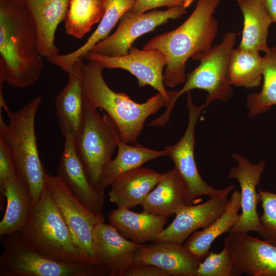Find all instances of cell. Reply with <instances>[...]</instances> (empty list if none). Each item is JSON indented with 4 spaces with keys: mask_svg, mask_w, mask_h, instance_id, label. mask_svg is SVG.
Masks as SVG:
<instances>
[{
    "mask_svg": "<svg viewBox=\"0 0 276 276\" xmlns=\"http://www.w3.org/2000/svg\"><path fill=\"white\" fill-rule=\"evenodd\" d=\"M143 245L125 238L110 223L103 222L96 228L95 248L97 263L105 276H124Z\"/></svg>",
    "mask_w": 276,
    "mask_h": 276,
    "instance_id": "e0dca14e",
    "label": "cell"
},
{
    "mask_svg": "<svg viewBox=\"0 0 276 276\" xmlns=\"http://www.w3.org/2000/svg\"><path fill=\"white\" fill-rule=\"evenodd\" d=\"M35 25L22 0H0V84L25 88L43 68Z\"/></svg>",
    "mask_w": 276,
    "mask_h": 276,
    "instance_id": "6da1fadb",
    "label": "cell"
},
{
    "mask_svg": "<svg viewBox=\"0 0 276 276\" xmlns=\"http://www.w3.org/2000/svg\"><path fill=\"white\" fill-rule=\"evenodd\" d=\"M163 176V173L144 168H134L121 175L111 185L109 200L117 207L128 209L142 205Z\"/></svg>",
    "mask_w": 276,
    "mask_h": 276,
    "instance_id": "7402d4cb",
    "label": "cell"
},
{
    "mask_svg": "<svg viewBox=\"0 0 276 276\" xmlns=\"http://www.w3.org/2000/svg\"><path fill=\"white\" fill-rule=\"evenodd\" d=\"M22 1L36 28L40 55L48 59L59 54L55 34L65 19L70 0Z\"/></svg>",
    "mask_w": 276,
    "mask_h": 276,
    "instance_id": "ffe728a7",
    "label": "cell"
},
{
    "mask_svg": "<svg viewBox=\"0 0 276 276\" xmlns=\"http://www.w3.org/2000/svg\"><path fill=\"white\" fill-rule=\"evenodd\" d=\"M135 2V0H107L102 18L84 44L74 51L66 54H59L48 60L67 74L78 59H84L95 45L109 36L112 29L124 14L133 7Z\"/></svg>",
    "mask_w": 276,
    "mask_h": 276,
    "instance_id": "603a6c76",
    "label": "cell"
},
{
    "mask_svg": "<svg viewBox=\"0 0 276 276\" xmlns=\"http://www.w3.org/2000/svg\"><path fill=\"white\" fill-rule=\"evenodd\" d=\"M227 196L210 198L199 204L183 206L154 242L167 241L183 244L193 232L205 228L222 214L229 201Z\"/></svg>",
    "mask_w": 276,
    "mask_h": 276,
    "instance_id": "2e32d148",
    "label": "cell"
},
{
    "mask_svg": "<svg viewBox=\"0 0 276 276\" xmlns=\"http://www.w3.org/2000/svg\"><path fill=\"white\" fill-rule=\"evenodd\" d=\"M177 6H183L182 0H135L131 10L137 13H145L157 8Z\"/></svg>",
    "mask_w": 276,
    "mask_h": 276,
    "instance_id": "e575fe53",
    "label": "cell"
},
{
    "mask_svg": "<svg viewBox=\"0 0 276 276\" xmlns=\"http://www.w3.org/2000/svg\"><path fill=\"white\" fill-rule=\"evenodd\" d=\"M109 223L124 237L139 244L155 242L164 229L168 218L143 211L137 213L129 209L118 207L108 215Z\"/></svg>",
    "mask_w": 276,
    "mask_h": 276,
    "instance_id": "44dd1931",
    "label": "cell"
},
{
    "mask_svg": "<svg viewBox=\"0 0 276 276\" xmlns=\"http://www.w3.org/2000/svg\"><path fill=\"white\" fill-rule=\"evenodd\" d=\"M241 209V193L235 191L222 214L211 224L201 231H196L183 243L186 249L202 261L209 254L214 240L223 234L229 232L238 221Z\"/></svg>",
    "mask_w": 276,
    "mask_h": 276,
    "instance_id": "484cf974",
    "label": "cell"
},
{
    "mask_svg": "<svg viewBox=\"0 0 276 276\" xmlns=\"http://www.w3.org/2000/svg\"><path fill=\"white\" fill-rule=\"evenodd\" d=\"M84 59H78L67 73L65 86L55 101V110L62 135H71L75 140L79 135L83 117L82 72Z\"/></svg>",
    "mask_w": 276,
    "mask_h": 276,
    "instance_id": "ac0fdd59",
    "label": "cell"
},
{
    "mask_svg": "<svg viewBox=\"0 0 276 276\" xmlns=\"http://www.w3.org/2000/svg\"><path fill=\"white\" fill-rule=\"evenodd\" d=\"M64 137L57 176L88 210L97 216H103L104 190L96 187L89 180L76 152L74 137L71 135Z\"/></svg>",
    "mask_w": 276,
    "mask_h": 276,
    "instance_id": "9a60e30c",
    "label": "cell"
},
{
    "mask_svg": "<svg viewBox=\"0 0 276 276\" xmlns=\"http://www.w3.org/2000/svg\"><path fill=\"white\" fill-rule=\"evenodd\" d=\"M237 36L233 32L224 34L222 41L213 47L199 60L198 66L187 74L186 80L182 88L178 91H169L170 102L166 111L148 125L158 127L166 125L170 121L171 112L177 100L191 90L200 89L207 92L204 103L206 106L216 100L226 102L232 97L233 91L228 75V62Z\"/></svg>",
    "mask_w": 276,
    "mask_h": 276,
    "instance_id": "8992f818",
    "label": "cell"
},
{
    "mask_svg": "<svg viewBox=\"0 0 276 276\" xmlns=\"http://www.w3.org/2000/svg\"><path fill=\"white\" fill-rule=\"evenodd\" d=\"M196 0H182L183 2V7L186 9L189 8L194 2Z\"/></svg>",
    "mask_w": 276,
    "mask_h": 276,
    "instance_id": "74e56055",
    "label": "cell"
},
{
    "mask_svg": "<svg viewBox=\"0 0 276 276\" xmlns=\"http://www.w3.org/2000/svg\"><path fill=\"white\" fill-rule=\"evenodd\" d=\"M186 12L183 6L165 10L156 9L145 13H137L131 9L121 18L116 30L98 43L89 53L108 57L125 55L139 37L153 31L170 19L180 18Z\"/></svg>",
    "mask_w": 276,
    "mask_h": 276,
    "instance_id": "8fae6325",
    "label": "cell"
},
{
    "mask_svg": "<svg viewBox=\"0 0 276 276\" xmlns=\"http://www.w3.org/2000/svg\"><path fill=\"white\" fill-rule=\"evenodd\" d=\"M243 16L242 38L239 48L267 52V36L273 23L262 0H236Z\"/></svg>",
    "mask_w": 276,
    "mask_h": 276,
    "instance_id": "4316f807",
    "label": "cell"
},
{
    "mask_svg": "<svg viewBox=\"0 0 276 276\" xmlns=\"http://www.w3.org/2000/svg\"><path fill=\"white\" fill-rule=\"evenodd\" d=\"M201 262L183 244L166 241L143 245L133 262L155 266L169 276H195Z\"/></svg>",
    "mask_w": 276,
    "mask_h": 276,
    "instance_id": "d6986e66",
    "label": "cell"
},
{
    "mask_svg": "<svg viewBox=\"0 0 276 276\" xmlns=\"http://www.w3.org/2000/svg\"><path fill=\"white\" fill-rule=\"evenodd\" d=\"M262 75L261 91L249 94L246 99L250 117L265 113L276 105V45L269 48L262 57Z\"/></svg>",
    "mask_w": 276,
    "mask_h": 276,
    "instance_id": "4dcf8cb0",
    "label": "cell"
},
{
    "mask_svg": "<svg viewBox=\"0 0 276 276\" xmlns=\"http://www.w3.org/2000/svg\"><path fill=\"white\" fill-rule=\"evenodd\" d=\"M228 75L235 87L250 89L259 86L263 80L262 57L256 51L233 49L229 59Z\"/></svg>",
    "mask_w": 276,
    "mask_h": 276,
    "instance_id": "f1b7e54d",
    "label": "cell"
},
{
    "mask_svg": "<svg viewBox=\"0 0 276 276\" xmlns=\"http://www.w3.org/2000/svg\"><path fill=\"white\" fill-rule=\"evenodd\" d=\"M103 70L97 62H84L82 72L83 103L93 109L104 110L118 128L121 141L136 144L146 120L162 107H166V102L158 92L140 103L124 93L113 91L103 78Z\"/></svg>",
    "mask_w": 276,
    "mask_h": 276,
    "instance_id": "3957f363",
    "label": "cell"
},
{
    "mask_svg": "<svg viewBox=\"0 0 276 276\" xmlns=\"http://www.w3.org/2000/svg\"><path fill=\"white\" fill-rule=\"evenodd\" d=\"M6 208L0 222V237L20 232L26 225L31 214L34 203L29 190L18 176L6 184L0 192V208Z\"/></svg>",
    "mask_w": 276,
    "mask_h": 276,
    "instance_id": "cb8c5ba5",
    "label": "cell"
},
{
    "mask_svg": "<svg viewBox=\"0 0 276 276\" xmlns=\"http://www.w3.org/2000/svg\"><path fill=\"white\" fill-rule=\"evenodd\" d=\"M220 1L198 0L193 11L181 25L155 36L143 46L144 50L157 51L165 56V86L184 84L189 59L199 61L212 48L218 30V22L213 15Z\"/></svg>",
    "mask_w": 276,
    "mask_h": 276,
    "instance_id": "7a4b0ae2",
    "label": "cell"
},
{
    "mask_svg": "<svg viewBox=\"0 0 276 276\" xmlns=\"http://www.w3.org/2000/svg\"><path fill=\"white\" fill-rule=\"evenodd\" d=\"M263 214L259 217L264 239L276 245V193L259 189Z\"/></svg>",
    "mask_w": 276,
    "mask_h": 276,
    "instance_id": "d6a6232c",
    "label": "cell"
},
{
    "mask_svg": "<svg viewBox=\"0 0 276 276\" xmlns=\"http://www.w3.org/2000/svg\"><path fill=\"white\" fill-rule=\"evenodd\" d=\"M120 140L118 129L109 117L83 103L82 129L75 140V149L89 180L96 187L102 189L100 180L103 170Z\"/></svg>",
    "mask_w": 276,
    "mask_h": 276,
    "instance_id": "52a82bcc",
    "label": "cell"
},
{
    "mask_svg": "<svg viewBox=\"0 0 276 276\" xmlns=\"http://www.w3.org/2000/svg\"><path fill=\"white\" fill-rule=\"evenodd\" d=\"M232 156L237 165L231 169L228 178L237 179L240 186L242 212L238 221L229 232L248 233L255 231L265 239V234L257 212L260 197L256 188L261 181L266 163L263 160L252 163L246 157L235 152L232 154Z\"/></svg>",
    "mask_w": 276,
    "mask_h": 276,
    "instance_id": "5bb4252c",
    "label": "cell"
},
{
    "mask_svg": "<svg viewBox=\"0 0 276 276\" xmlns=\"http://www.w3.org/2000/svg\"><path fill=\"white\" fill-rule=\"evenodd\" d=\"M232 262L225 246L219 253L210 251L202 261L195 276H232Z\"/></svg>",
    "mask_w": 276,
    "mask_h": 276,
    "instance_id": "1f68e13d",
    "label": "cell"
},
{
    "mask_svg": "<svg viewBox=\"0 0 276 276\" xmlns=\"http://www.w3.org/2000/svg\"><path fill=\"white\" fill-rule=\"evenodd\" d=\"M228 233L224 246L231 257L232 276H276V245L248 233Z\"/></svg>",
    "mask_w": 276,
    "mask_h": 276,
    "instance_id": "7c38bea8",
    "label": "cell"
},
{
    "mask_svg": "<svg viewBox=\"0 0 276 276\" xmlns=\"http://www.w3.org/2000/svg\"><path fill=\"white\" fill-rule=\"evenodd\" d=\"M42 100L37 96L16 111L6 106L9 122L0 114V138L8 146L14 160L17 176L27 185L34 204L46 186L47 173L40 160L35 129L37 111Z\"/></svg>",
    "mask_w": 276,
    "mask_h": 276,
    "instance_id": "5b68a950",
    "label": "cell"
},
{
    "mask_svg": "<svg viewBox=\"0 0 276 276\" xmlns=\"http://www.w3.org/2000/svg\"><path fill=\"white\" fill-rule=\"evenodd\" d=\"M85 58L97 62L103 69L120 68L129 72L136 78L140 87L149 85L161 94L166 102V108L168 106L169 93L163 80L167 62L162 53L132 47L125 55L108 57L88 53Z\"/></svg>",
    "mask_w": 276,
    "mask_h": 276,
    "instance_id": "4fadbf2b",
    "label": "cell"
},
{
    "mask_svg": "<svg viewBox=\"0 0 276 276\" xmlns=\"http://www.w3.org/2000/svg\"><path fill=\"white\" fill-rule=\"evenodd\" d=\"M0 276H104L99 266L73 267L50 260L34 250L20 232L1 237Z\"/></svg>",
    "mask_w": 276,
    "mask_h": 276,
    "instance_id": "ba28073f",
    "label": "cell"
},
{
    "mask_svg": "<svg viewBox=\"0 0 276 276\" xmlns=\"http://www.w3.org/2000/svg\"><path fill=\"white\" fill-rule=\"evenodd\" d=\"M187 97V107L188 111V122L186 130L175 144L168 146L164 149L168 156L173 162L174 168L180 176L185 187L188 205L195 203L198 198L206 196L210 198L228 195L233 190L230 185L222 189H216L205 182L198 172L194 156L195 145V130L198 118L205 103L196 105L193 100L191 91Z\"/></svg>",
    "mask_w": 276,
    "mask_h": 276,
    "instance_id": "9c48e42d",
    "label": "cell"
},
{
    "mask_svg": "<svg viewBox=\"0 0 276 276\" xmlns=\"http://www.w3.org/2000/svg\"><path fill=\"white\" fill-rule=\"evenodd\" d=\"M106 1L70 0L65 19L66 33L76 38H82L102 18Z\"/></svg>",
    "mask_w": 276,
    "mask_h": 276,
    "instance_id": "f546056e",
    "label": "cell"
},
{
    "mask_svg": "<svg viewBox=\"0 0 276 276\" xmlns=\"http://www.w3.org/2000/svg\"><path fill=\"white\" fill-rule=\"evenodd\" d=\"M273 21L276 23V0H262Z\"/></svg>",
    "mask_w": 276,
    "mask_h": 276,
    "instance_id": "8d00e7d4",
    "label": "cell"
},
{
    "mask_svg": "<svg viewBox=\"0 0 276 276\" xmlns=\"http://www.w3.org/2000/svg\"><path fill=\"white\" fill-rule=\"evenodd\" d=\"M17 176L13 155L6 143L0 138V192L7 183Z\"/></svg>",
    "mask_w": 276,
    "mask_h": 276,
    "instance_id": "836d02e7",
    "label": "cell"
},
{
    "mask_svg": "<svg viewBox=\"0 0 276 276\" xmlns=\"http://www.w3.org/2000/svg\"><path fill=\"white\" fill-rule=\"evenodd\" d=\"M124 276H169L160 269L151 265L133 262Z\"/></svg>",
    "mask_w": 276,
    "mask_h": 276,
    "instance_id": "d590c367",
    "label": "cell"
},
{
    "mask_svg": "<svg viewBox=\"0 0 276 276\" xmlns=\"http://www.w3.org/2000/svg\"><path fill=\"white\" fill-rule=\"evenodd\" d=\"M116 157L105 166L101 177L100 187L105 190L124 173L158 157L168 155L167 151L156 150L139 144L130 145L120 140Z\"/></svg>",
    "mask_w": 276,
    "mask_h": 276,
    "instance_id": "83f0119b",
    "label": "cell"
},
{
    "mask_svg": "<svg viewBox=\"0 0 276 276\" xmlns=\"http://www.w3.org/2000/svg\"><path fill=\"white\" fill-rule=\"evenodd\" d=\"M188 205L184 183L175 168L163 173V176L144 199L143 211L159 216L175 215L183 206Z\"/></svg>",
    "mask_w": 276,
    "mask_h": 276,
    "instance_id": "d4e9b609",
    "label": "cell"
},
{
    "mask_svg": "<svg viewBox=\"0 0 276 276\" xmlns=\"http://www.w3.org/2000/svg\"><path fill=\"white\" fill-rule=\"evenodd\" d=\"M20 232L34 250L50 260L73 267L98 266L75 243L47 185Z\"/></svg>",
    "mask_w": 276,
    "mask_h": 276,
    "instance_id": "277c9868",
    "label": "cell"
},
{
    "mask_svg": "<svg viewBox=\"0 0 276 276\" xmlns=\"http://www.w3.org/2000/svg\"><path fill=\"white\" fill-rule=\"evenodd\" d=\"M45 180L75 243L98 264L95 232L97 226L105 222L104 216H97L88 210L57 175L47 173Z\"/></svg>",
    "mask_w": 276,
    "mask_h": 276,
    "instance_id": "30bf717a",
    "label": "cell"
}]
</instances>
